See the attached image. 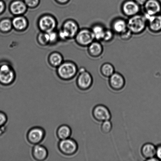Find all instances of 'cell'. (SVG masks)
<instances>
[{"label":"cell","mask_w":161,"mask_h":161,"mask_svg":"<svg viewBox=\"0 0 161 161\" xmlns=\"http://www.w3.org/2000/svg\"><path fill=\"white\" fill-rule=\"evenodd\" d=\"M156 157L159 160H161V144L156 147Z\"/></svg>","instance_id":"cell-33"},{"label":"cell","mask_w":161,"mask_h":161,"mask_svg":"<svg viewBox=\"0 0 161 161\" xmlns=\"http://www.w3.org/2000/svg\"><path fill=\"white\" fill-rule=\"evenodd\" d=\"M25 3L28 7L34 8L38 5L40 0H24Z\"/></svg>","instance_id":"cell-31"},{"label":"cell","mask_w":161,"mask_h":161,"mask_svg":"<svg viewBox=\"0 0 161 161\" xmlns=\"http://www.w3.org/2000/svg\"><path fill=\"white\" fill-rule=\"evenodd\" d=\"M58 147L61 152L67 155L75 154L78 148V143L75 140L69 138L61 140Z\"/></svg>","instance_id":"cell-7"},{"label":"cell","mask_w":161,"mask_h":161,"mask_svg":"<svg viewBox=\"0 0 161 161\" xmlns=\"http://www.w3.org/2000/svg\"><path fill=\"white\" fill-rule=\"evenodd\" d=\"M101 75L104 78H109L115 72V68L113 64L110 63H104L100 68Z\"/></svg>","instance_id":"cell-22"},{"label":"cell","mask_w":161,"mask_h":161,"mask_svg":"<svg viewBox=\"0 0 161 161\" xmlns=\"http://www.w3.org/2000/svg\"><path fill=\"white\" fill-rule=\"evenodd\" d=\"M133 34L128 29L127 31L119 35L120 38L124 41H127L130 40L133 36Z\"/></svg>","instance_id":"cell-29"},{"label":"cell","mask_w":161,"mask_h":161,"mask_svg":"<svg viewBox=\"0 0 161 161\" xmlns=\"http://www.w3.org/2000/svg\"><path fill=\"white\" fill-rule=\"evenodd\" d=\"M75 42L80 46L87 47L95 39L91 29L83 28L80 29L75 36Z\"/></svg>","instance_id":"cell-5"},{"label":"cell","mask_w":161,"mask_h":161,"mask_svg":"<svg viewBox=\"0 0 161 161\" xmlns=\"http://www.w3.org/2000/svg\"><path fill=\"white\" fill-rule=\"evenodd\" d=\"M62 29L67 34L69 39L75 38L80 30L78 23L72 20H67L64 22Z\"/></svg>","instance_id":"cell-15"},{"label":"cell","mask_w":161,"mask_h":161,"mask_svg":"<svg viewBox=\"0 0 161 161\" xmlns=\"http://www.w3.org/2000/svg\"><path fill=\"white\" fill-rule=\"evenodd\" d=\"M137 4L141 6L144 5L145 3L147 1V0H134Z\"/></svg>","instance_id":"cell-35"},{"label":"cell","mask_w":161,"mask_h":161,"mask_svg":"<svg viewBox=\"0 0 161 161\" xmlns=\"http://www.w3.org/2000/svg\"><path fill=\"white\" fill-rule=\"evenodd\" d=\"M156 152V146L151 143H145L141 149L142 155L147 161L155 157Z\"/></svg>","instance_id":"cell-18"},{"label":"cell","mask_w":161,"mask_h":161,"mask_svg":"<svg viewBox=\"0 0 161 161\" xmlns=\"http://www.w3.org/2000/svg\"><path fill=\"white\" fill-rule=\"evenodd\" d=\"M92 115L95 120L100 122L110 120L112 117L110 110L102 104L96 105L93 108Z\"/></svg>","instance_id":"cell-6"},{"label":"cell","mask_w":161,"mask_h":161,"mask_svg":"<svg viewBox=\"0 0 161 161\" xmlns=\"http://www.w3.org/2000/svg\"><path fill=\"white\" fill-rule=\"evenodd\" d=\"M38 42L42 45H45L49 43L48 33L42 32L38 36Z\"/></svg>","instance_id":"cell-28"},{"label":"cell","mask_w":161,"mask_h":161,"mask_svg":"<svg viewBox=\"0 0 161 161\" xmlns=\"http://www.w3.org/2000/svg\"><path fill=\"white\" fill-rule=\"evenodd\" d=\"M5 4L2 1L0 0V14L2 13L5 9Z\"/></svg>","instance_id":"cell-34"},{"label":"cell","mask_w":161,"mask_h":161,"mask_svg":"<svg viewBox=\"0 0 161 161\" xmlns=\"http://www.w3.org/2000/svg\"><path fill=\"white\" fill-rule=\"evenodd\" d=\"M38 25L42 32H49L54 31L57 26V21L53 16L45 15L39 19Z\"/></svg>","instance_id":"cell-8"},{"label":"cell","mask_w":161,"mask_h":161,"mask_svg":"<svg viewBox=\"0 0 161 161\" xmlns=\"http://www.w3.org/2000/svg\"><path fill=\"white\" fill-rule=\"evenodd\" d=\"M103 47L101 42L94 40L87 47L88 55L92 58H97L103 53Z\"/></svg>","instance_id":"cell-16"},{"label":"cell","mask_w":161,"mask_h":161,"mask_svg":"<svg viewBox=\"0 0 161 161\" xmlns=\"http://www.w3.org/2000/svg\"><path fill=\"white\" fill-rule=\"evenodd\" d=\"M115 33L110 28H106L102 42L108 43L113 41L114 39Z\"/></svg>","instance_id":"cell-27"},{"label":"cell","mask_w":161,"mask_h":161,"mask_svg":"<svg viewBox=\"0 0 161 161\" xmlns=\"http://www.w3.org/2000/svg\"><path fill=\"white\" fill-rule=\"evenodd\" d=\"M128 29L133 35L143 34L147 28V19L144 14H137L127 20Z\"/></svg>","instance_id":"cell-1"},{"label":"cell","mask_w":161,"mask_h":161,"mask_svg":"<svg viewBox=\"0 0 161 161\" xmlns=\"http://www.w3.org/2000/svg\"><path fill=\"white\" fill-rule=\"evenodd\" d=\"M49 61L53 67H58L63 63V58L60 53L55 52L50 55Z\"/></svg>","instance_id":"cell-24"},{"label":"cell","mask_w":161,"mask_h":161,"mask_svg":"<svg viewBox=\"0 0 161 161\" xmlns=\"http://www.w3.org/2000/svg\"><path fill=\"white\" fill-rule=\"evenodd\" d=\"M48 155V151L42 145L36 144L33 148L32 155L36 160H44L47 158Z\"/></svg>","instance_id":"cell-20"},{"label":"cell","mask_w":161,"mask_h":161,"mask_svg":"<svg viewBox=\"0 0 161 161\" xmlns=\"http://www.w3.org/2000/svg\"><path fill=\"white\" fill-rule=\"evenodd\" d=\"M13 27L18 31H22L27 27V20L22 15L15 16L12 20Z\"/></svg>","instance_id":"cell-21"},{"label":"cell","mask_w":161,"mask_h":161,"mask_svg":"<svg viewBox=\"0 0 161 161\" xmlns=\"http://www.w3.org/2000/svg\"><path fill=\"white\" fill-rule=\"evenodd\" d=\"M27 6L24 1L22 0H14L10 3V12L15 16L22 15L26 12Z\"/></svg>","instance_id":"cell-17"},{"label":"cell","mask_w":161,"mask_h":161,"mask_svg":"<svg viewBox=\"0 0 161 161\" xmlns=\"http://www.w3.org/2000/svg\"><path fill=\"white\" fill-rule=\"evenodd\" d=\"M7 118L5 114L0 112V127H2L7 121Z\"/></svg>","instance_id":"cell-32"},{"label":"cell","mask_w":161,"mask_h":161,"mask_svg":"<svg viewBox=\"0 0 161 161\" xmlns=\"http://www.w3.org/2000/svg\"><path fill=\"white\" fill-rule=\"evenodd\" d=\"M56 1L57 2L59 3V4H64L68 3L70 0H56Z\"/></svg>","instance_id":"cell-36"},{"label":"cell","mask_w":161,"mask_h":161,"mask_svg":"<svg viewBox=\"0 0 161 161\" xmlns=\"http://www.w3.org/2000/svg\"><path fill=\"white\" fill-rule=\"evenodd\" d=\"M108 84L113 91H121L125 86V79L121 74L115 72L108 78Z\"/></svg>","instance_id":"cell-11"},{"label":"cell","mask_w":161,"mask_h":161,"mask_svg":"<svg viewBox=\"0 0 161 161\" xmlns=\"http://www.w3.org/2000/svg\"><path fill=\"white\" fill-rule=\"evenodd\" d=\"M143 7V14L147 16L161 14V2L160 0H147Z\"/></svg>","instance_id":"cell-10"},{"label":"cell","mask_w":161,"mask_h":161,"mask_svg":"<svg viewBox=\"0 0 161 161\" xmlns=\"http://www.w3.org/2000/svg\"><path fill=\"white\" fill-rule=\"evenodd\" d=\"M113 129V124L110 120L103 121L101 125V130L103 133L108 134Z\"/></svg>","instance_id":"cell-26"},{"label":"cell","mask_w":161,"mask_h":161,"mask_svg":"<svg viewBox=\"0 0 161 161\" xmlns=\"http://www.w3.org/2000/svg\"><path fill=\"white\" fill-rule=\"evenodd\" d=\"M49 42V43H53L56 42L58 38V33L55 32L54 31L48 32Z\"/></svg>","instance_id":"cell-30"},{"label":"cell","mask_w":161,"mask_h":161,"mask_svg":"<svg viewBox=\"0 0 161 161\" xmlns=\"http://www.w3.org/2000/svg\"><path fill=\"white\" fill-rule=\"evenodd\" d=\"M78 71L79 74L76 80L78 87L83 91L89 89L92 86L93 83L92 75L83 68H81Z\"/></svg>","instance_id":"cell-3"},{"label":"cell","mask_w":161,"mask_h":161,"mask_svg":"<svg viewBox=\"0 0 161 161\" xmlns=\"http://www.w3.org/2000/svg\"><path fill=\"white\" fill-rule=\"evenodd\" d=\"M72 134V130L69 126L64 125L58 128L57 131V135L60 140L69 138Z\"/></svg>","instance_id":"cell-23"},{"label":"cell","mask_w":161,"mask_h":161,"mask_svg":"<svg viewBox=\"0 0 161 161\" xmlns=\"http://www.w3.org/2000/svg\"><path fill=\"white\" fill-rule=\"evenodd\" d=\"M110 29L115 34L119 36L128 29L127 20L122 17H116L112 20Z\"/></svg>","instance_id":"cell-12"},{"label":"cell","mask_w":161,"mask_h":161,"mask_svg":"<svg viewBox=\"0 0 161 161\" xmlns=\"http://www.w3.org/2000/svg\"><path fill=\"white\" fill-rule=\"evenodd\" d=\"M15 78L13 69L8 64H3L0 67V83L4 85L11 84Z\"/></svg>","instance_id":"cell-9"},{"label":"cell","mask_w":161,"mask_h":161,"mask_svg":"<svg viewBox=\"0 0 161 161\" xmlns=\"http://www.w3.org/2000/svg\"><path fill=\"white\" fill-rule=\"evenodd\" d=\"M146 16L147 19V28L149 31L154 34L161 33V14L150 16L146 15Z\"/></svg>","instance_id":"cell-14"},{"label":"cell","mask_w":161,"mask_h":161,"mask_svg":"<svg viewBox=\"0 0 161 161\" xmlns=\"http://www.w3.org/2000/svg\"><path fill=\"white\" fill-rule=\"evenodd\" d=\"M106 28L101 23H94L92 25L90 29L94 36L95 40L102 42Z\"/></svg>","instance_id":"cell-19"},{"label":"cell","mask_w":161,"mask_h":161,"mask_svg":"<svg viewBox=\"0 0 161 161\" xmlns=\"http://www.w3.org/2000/svg\"><path fill=\"white\" fill-rule=\"evenodd\" d=\"M78 72L76 64L72 62L63 63L58 67L57 73L60 78L64 80L73 78Z\"/></svg>","instance_id":"cell-2"},{"label":"cell","mask_w":161,"mask_h":161,"mask_svg":"<svg viewBox=\"0 0 161 161\" xmlns=\"http://www.w3.org/2000/svg\"><path fill=\"white\" fill-rule=\"evenodd\" d=\"M13 28L12 20L5 19L0 22V30L4 32H9Z\"/></svg>","instance_id":"cell-25"},{"label":"cell","mask_w":161,"mask_h":161,"mask_svg":"<svg viewBox=\"0 0 161 161\" xmlns=\"http://www.w3.org/2000/svg\"><path fill=\"white\" fill-rule=\"evenodd\" d=\"M45 136V131L42 128L35 127L30 129L27 135L29 142L33 144H38L42 141Z\"/></svg>","instance_id":"cell-13"},{"label":"cell","mask_w":161,"mask_h":161,"mask_svg":"<svg viewBox=\"0 0 161 161\" xmlns=\"http://www.w3.org/2000/svg\"><path fill=\"white\" fill-rule=\"evenodd\" d=\"M141 7L134 0H125L121 6V11L125 16L129 18L141 13Z\"/></svg>","instance_id":"cell-4"}]
</instances>
